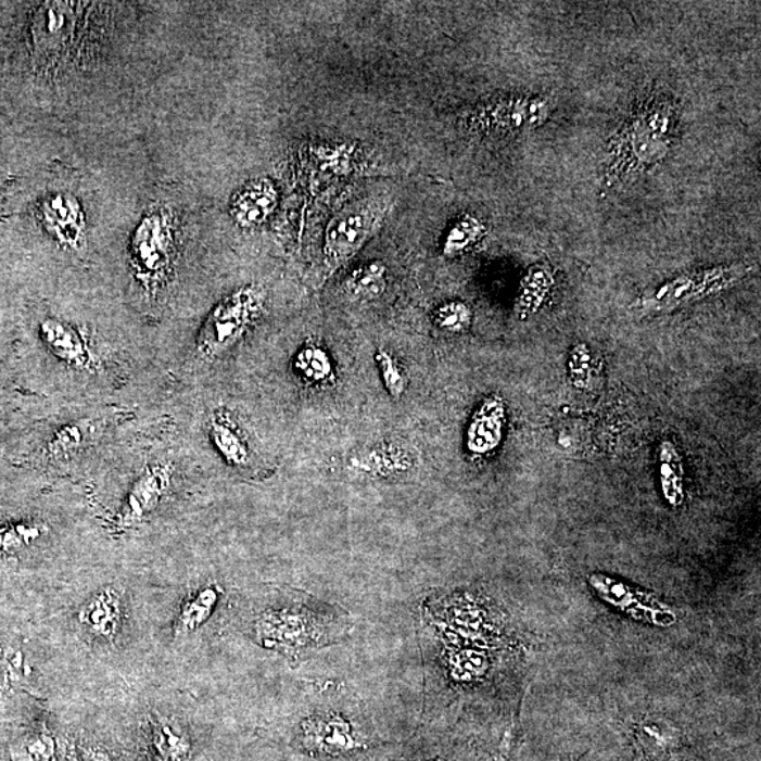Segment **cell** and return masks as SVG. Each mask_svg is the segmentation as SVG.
Returning a JSON list of instances; mask_svg holds the SVG:
<instances>
[{"label": "cell", "instance_id": "7c38bea8", "mask_svg": "<svg viewBox=\"0 0 761 761\" xmlns=\"http://www.w3.org/2000/svg\"><path fill=\"white\" fill-rule=\"evenodd\" d=\"M79 625L98 639L113 642L123 622V595L116 587H105L89 598L78 612Z\"/></svg>", "mask_w": 761, "mask_h": 761}, {"label": "cell", "instance_id": "4fadbf2b", "mask_svg": "<svg viewBox=\"0 0 761 761\" xmlns=\"http://www.w3.org/2000/svg\"><path fill=\"white\" fill-rule=\"evenodd\" d=\"M45 216L47 228L65 249L80 252L87 245L84 212L68 193L50 198L46 203Z\"/></svg>", "mask_w": 761, "mask_h": 761}, {"label": "cell", "instance_id": "5bb4252c", "mask_svg": "<svg viewBox=\"0 0 761 761\" xmlns=\"http://www.w3.org/2000/svg\"><path fill=\"white\" fill-rule=\"evenodd\" d=\"M207 433H210L211 443L214 444L216 452L231 467L243 468L252 461V452L248 441L241 433L238 423L231 418L229 413L224 409L216 410L211 415L207 422Z\"/></svg>", "mask_w": 761, "mask_h": 761}, {"label": "cell", "instance_id": "e0dca14e", "mask_svg": "<svg viewBox=\"0 0 761 761\" xmlns=\"http://www.w3.org/2000/svg\"><path fill=\"white\" fill-rule=\"evenodd\" d=\"M589 581L593 587L604 595L605 599L631 612L633 617L651 619L655 622L657 618L668 617V613L661 611L656 603H650L646 598H637L640 594L633 593L632 589L626 588L623 584L614 583L611 579H605L601 574L591 576Z\"/></svg>", "mask_w": 761, "mask_h": 761}, {"label": "cell", "instance_id": "484cf974", "mask_svg": "<svg viewBox=\"0 0 761 761\" xmlns=\"http://www.w3.org/2000/svg\"><path fill=\"white\" fill-rule=\"evenodd\" d=\"M433 321L447 333H465L472 324L471 307L462 301H448L433 312Z\"/></svg>", "mask_w": 761, "mask_h": 761}, {"label": "cell", "instance_id": "8fae6325", "mask_svg": "<svg viewBox=\"0 0 761 761\" xmlns=\"http://www.w3.org/2000/svg\"><path fill=\"white\" fill-rule=\"evenodd\" d=\"M278 203H280V193L271 179H253L231 196L230 216L241 228H258L274 215Z\"/></svg>", "mask_w": 761, "mask_h": 761}, {"label": "cell", "instance_id": "8992f818", "mask_svg": "<svg viewBox=\"0 0 761 761\" xmlns=\"http://www.w3.org/2000/svg\"><path fill=\"white\" fill-rule=\"evenodd\" d=\"M381 219V210L368 201L352 203L330 219L324 239L328 276H332L360 252L376 233Z\"/></svg>", "mask_w": 761, "mask_h": 761}, {"label": "cell", "instance_id": "ba28073f", "mask_svg": "<svg viewBox=\"0 0 761 761\" xmlns=\"http://www.w3.org/2000/svg\"><path fill=\"white\" fill-rule=\"evenodd\" d=\"M42 342L65 366L78 371H93L99 366L91 338L87 330L71 321L47 318L40 326Z\"/></svg>", "mask_w": 761, "mask_h": 761}, {"label": "cell", "instance_id": "6da1fadb", "mask_svg": "<svg viewBox=\"0 0 761 761\" xmlns=\"http://www.w3.org/2000/svg\"><path fill=\"white\" fill-rule=\"evenodd\" d=\"M678 122L674 98L661 92L640 98L609 141L605 186L612 188L664 161L677 139Z\"/></svg>", "mask_w": 761, "mask_h": 761}, {"label": "cell", "instance_id": "30bf717a", "mask_svg": "<svg viewBox=\"0 0 761 761\" xmlns=\"http://www.w3.org/2000/svg\"><path fill=\"white\" fill-rule=\"evenodd\" d=\"M505 424H507V405L499 395L486 396L481 402L466 432V448L471 456L490 455L503 443Z\"/></svg>", "mask_w": 761, "mask_h": 761}, {"label": "cell", "instance_id": "5b68a950", "mask_svg": "<svg viewBox=\"0 0 761 761\" xmlns=\"http://www.w3.org/2000/svg\"><path fill=\"white\" fill-rule=\"evenodd\" d=\"M550 116L546 99L529 94H505L482 101L470 109L465 125L472 134L521 135L545 125Z\"/></svg>", "mask_w": 761, "mask_h": 761}, {"label": "cell", "instance_id": "d4e9b609", "mask_svg": "<svg viewBox=\"0 0 761 761\" xmlns=\"http://www.w3.org/2000/svg\"><path fill=\"white\" fill-rule=\"evenodd\" d=\"M375 360L388 394H390L391 398L401 399L405 395L406 388H408V378H406L405 371L402 370L399 362L396 360V357L390 350L384 347L377 350Z\"/></svg>", "mask_w": 761, "mask_h": 761}, {"label": "cell", "instance_id": "9a60e30c", "mask_svg": "<svg viewBox=\"0 0 761 761\" xmlns=\"http://www.w3.org/2000/svg\"><path fill=\"white\" fill-rule=\"evenodd\" d=\"M307 746L324 753L335 754L357 748L352 726L340 716L315 718L304 725Z\"/></svg>", "mask_w": 761, "mask_h": 761}, {"label": "cell", "instance_id": "f1b7e54d", "mask_svg": "<svg viewBox=\"0 0 761 761\" xmlns=\"http://www.w3.org/2000/svg\"><path fill=\"white\" fill-rule=\"evenodd\" d=\"M25 675V659L12 647H0V688L11 687Z\"/></svg>", "mask_w": 761, "mask_h": 761}, {"label": "cell", "instance_id": "7a4b0ae2", "mask_svg": "<svg viewBox=\"0 0 761 761\" xmlns=\"http://www.w3.org/2000/svg\"><path fill=\"white\" fill-rule=\"evenodd\" d=\"M753 267L746 263L695 269L680 274L642 294L631 309L639 316L669 314L678 307L720 294L749 276Z\"/></svg>", "mask_w": 761, "mask_h": 761}, {"label": "cell", "instance_id": "ffe728a7", "mask_svg": "<svg viewBox=\"0 0 761 761\" xmlns=\"http://www.w3.org/2000/svg\"><path fill=\"white\" fill-rule=\"evenodd\" d=\"M348 294L358 300L375 301L384 295L388 286V269L384 263L372 259L364 263L348 274L346 282Z\"/></svg>", "mask_w": 761, "mask_h": 761}, {"label": "cell", "instance_id": "2e32d148", "mask_svg": "<svg viewBox=\"0 0 761 761\" xmlns=\"http://www.w3.org/2000/svg\"><path fill=\"white\" fill-rule=\"evenodd\" d=\"M150 737L160 761H187L191 754V737L175 718H154L150 722Z\"/></svg>", "mask_w": 761, "mask_h": 761}, {"label": "cell", "instance_id": "f546056e", "mask_svg": "<svg viewBox=\"0 0 761 761\" xmlns=\"http://www.w3.org/2000/svg\"><path fill=\"white\" fill-rule=\"evenodd\" d=\"M83 761H113L107 751L99 748H87L83 751Z\"/></svg>", "mask_w": 761, "mask_h": 761}, {"label": "cell", "instance_id": "52a82bcc", "mask_svg": "<svg viewBox=\"0 0 761 761\" xmlns=\"http://www.w3.org/2000/svg\"><path fill=\"white\" fill-rule=\"evenodd\" d=\"M255 633L258 642L267 649L291 655L315 647L324 639L314 614L288 608L264 612L255 623Z\"/></svg>", "mask_w": 761, "mask_h": 761}, {"label": "cell", "instance_id": "ac0fdd59", "mask_svg": "<svg viewBox=\"0 0 761 761\" xmlns=\"http://www.w3.org/2000/svg\"><path fill=\"white\" fill-rule=\"evenodd\" d=\"M292 367L297 377L312 385H326L334 378L332 357L318 343H306L297 350Z\"/></svg>", "mask_w": 761, "mask_h": 761}, {"label": "cell", "instance_id": "4316f807", "mask_svg": "<svg viewBox=\"0 0 761 761\" xmlns=\"http://www.w3.org/2000/svg\"><path fill=\"white\" fill-rule=\"evenodd\" d=\"M47 532L42 523H17L0 528V556L9 555L40 538Z\"/></svg>", "mask_w": 761, "mask_h": 761}, {"label": "cell", "instance_id": "44dd1931", "mask_svg": "<svg viewBox=\"0 0 761 761\" xmlns=\"http://www.w3.org/2000/svg\"><path fill=\"white\" fill-rule=\"evenodd\" d=\"M217 601H219V591L214 585L196 591L183 603L179 611L177 632L187 635L205 625L214 613Z\"/></svg>", "mask_w": 761, "mask_h": 761}, {"label": "cell", "instance_id": "603a6c76", "mask_svg": "<svg viewBox=\"0 0 761 761\" xmlns=\"http://www.w3.org/2000/svg\"><path fill=\"white\" fill-rule=\"evenodd\" d=\"M353 465L370 474L390 475L408 470L414 466V460L409 453L402 448L381 447L362 457H354Z\"/></svg>", "mask_w": 761, "mask_h": 761}, {"label": "cell", "instance_id": "3957f363", "mask_svg": "<svg viewBox=\"0 0 761 761\" xmlns=\"http://www.w3.org/2000/svg\"><path fill=\"white\" fill-rule=\"evenodd\" d=\"M267 292L250 283L230 292L203 321L196 339V350L205 360H215L234 346L262 316Z\"/></svg>", "mask_w": 761, "mask_h": 761}, {"label": "cell", "instance_id": "9c48e42d", "mask_svg": "<svg viewBox=\"0 0 761 761\" xmlns=\"http://www.w3.org/2000/svg\"><path fill=\"white\" fill-rule=\"evenodd\" d=\"M173 477L174 467L169 462L158 461L144 467L123 503L119 513L122 527H134L153 512L172 489Z\"/></svg>", "mask_w": 761, "mask_h": 761}, {"label": "cell", "instance_id": "83f0119b", "mask_svg": "<svg viewBox=\"0 0 761 761\" xmlns=\"http://www.w3.org/2000/svg\"><path fill=\"white\" fill-rule=\"evenodd\" d=\"M56 745L54 737L47 734H36L26 737L14 751V761H53Z\"/></svg>", "mask_w": 761, "mask_h": 761}, {"label": "cell", "instance_id": "cb8c5ba5", "mask_svg": "<svg viewBox=\"0 0 761 761\" xmlns=\"http://www.w3.org/2000/svg\"><path fill=\"white\" fill-rule=\"evenodd\" d=\"M92 433L93 423L89 420H78V422L65 424L59 432H55L47 446V452L55 458L77 455L91 441Z\"/></svg>", "mask_w": 761, "mask_h": 761}, {"label": "cell", "instance_id": "277c9868", "mask_svg": "<svg viewBox=\"0 0 761 761\" xmlns=\"http://www.w3.org/2000/svg\"><path fill=\"white\" fill-rule=\"evenodd\" d=\"M173 220L164 211L150 212L136 229L130 266L144 292L155 296L167 286L174 263Z\"/></svg>", "mask_w": 761, "mask_h": 761}, {"label": "cell", "instance_id": "7402d4cb", "mask_svg": "<svg viewBox=\"0 0 761 761\" xmlns=\"http://www.w3.org/2000/svg\"><path fill=\"white\" fill-rule=\"evenodd\" d=\"M659 465L661 489H663L665 499L671 505L682 504L684 498L683 460L673 442H661L659 446Z\"/></svg>", "mask_w": 761, "mask_h": 761}, {"label": "cell", "instance_id": "d6986e66", "mask_svg": "<svg viewBox=\"0 0 761 761\" xmlns=\"http://www.w3.org/2000/svg\"><path fill=\"white\" fill-rule=\"evenodd\" d=\"M486 234V225L474 215L466 214L448 228L443 238L442 254L446 258H457L470 252Z\"/></svg>", "mask_w": 761, "mask_h": 761}]
</instances>
